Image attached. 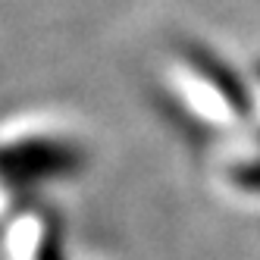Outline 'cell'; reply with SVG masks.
I'll use <instances>...</instances> for the list:
<instances>
[{"label": "cell", "mask_w": 260, "mask_h": 260, "mask_svg": "<svg viewBox=\"0 0 260 260\" xmlns=\"http://www.w3.org/2000/svg\"><path fill=\"white\" fill-rule=\"evenodd\" d=\"M76 157V144L47 128L0 132V216L13 207L19 194L41 182L38 176L66 173Z\"/></svg>", "instance_id": "obj_1"}, {"label": "cell", "mask_w": 260, "mask_h": 260, "mask_svg": "<svg viewBox=\"0 0 260 260\" xmlns=\"http://www.w3.org/2000/svg\"><path fill=\"white\" fill-rule=\"evenodd\" d=\"M173 88L185 101L182 107L191 110L201 122L210 125H241L245 122V94L241 85L226 76L207 57H188L170 69Z\"/></svg>", "instance_id": "obj_2"}]
</instances>
